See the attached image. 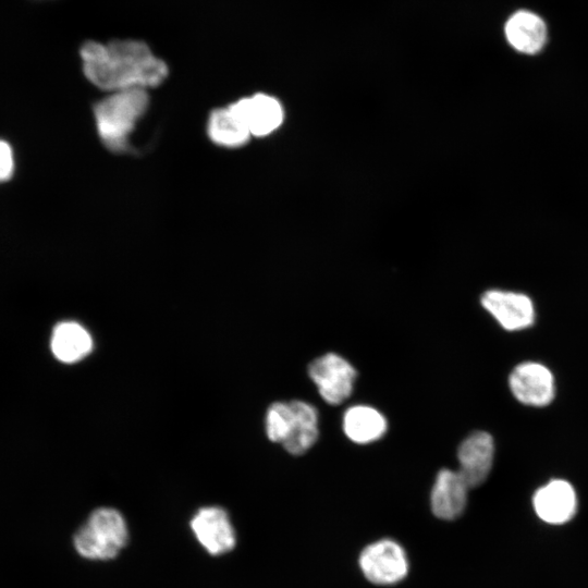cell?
Returning a JSON list of instances; mask_svg holds the SVG:
<instances>
[{
	"mask_svg": "<svg viewBox=\"0 0 588 588\" xmlns=\"http://www.w3.org/2000/svg\"><path fill=\"white\" fill-rule=\"evenodd\" d=\"M364 576L376 585H393L408 573L404 549L391 539H382L366 547L359 556Z\"/></svg>",
	"mask_w": 588,
	"mask_h": 588,
	"instance_id": "cell-4",
	"label": "cell"
},
{
	"mask_svg": "<svg viewBox=\"0 0 588 588\" xmlns=\"http://www.w3.org/2000/svg\"><path fill=\"white\" fill-rule=\"evenodd\" d=\"M207 131L210 139L224 147H240L252 136L246 125L228 108L211 111Z\"/></svg>",
	"mask_w": 588,
	"mask_h": 588,
	"instance_id": "cell-17",
	"label": "cell"
},
{
	"mask_svg": "<svg viewBox=\"0 0 588 588\" xmlns=\"http://www.w3.org/2000/svg\"><path fill=\"white\" fill-rule=\"evenodd\" d=\"M468 489L457 470L441 469L431 490L432 513L445 520L460 517L467 504Z\"/></svg>",
	"mask_w": 588,
	"mask_h": 588,
	"instance_id": "cell-12",
	"label": "cell"
},
{
	"mask_svg": "<svg viewBox=\"0 0 588 588\" xmlns=\"http://www.w3.org/2000/svg\"><path fill=\"white\" fill-rule=\"evenodd\" d=\"M90 333L76 321L59 322L52 331L50 347L54 357L65 364L85 358L93 351Z\"/></svg>",
	"mask_w": 588,
	"mask_h": 588,
	"instance_id": "cell-13",
	"label": "cell"
},
{
	"mask_svg": "<svg viewBox=\"0 0 588 588\" xmlns=\"http://www.w3.org/2000/svg\"><path fill=\"white\" fill-rule=\"evenodd\" d=\"M293 422L290 402L272 403L266 414V433L270 441L283 443L287 438Z\"/></svg>",
	"mask_w": 588,
	"mask_h": 588,
	"instance_id": "cell-18",
	"label": "cell"
},
{
	"mask_svg": "<svg viewBox=\"0 0 588 588\" xmlns=\"http://www.w3.org/2000/svg\"><path fill=\"white\" fill-rule=\"evenodd\" d=\"M308 375L321 397L331 405H339L351 395L357 373L346 359L328 353L310 363Z\"/></svg>",
	"mask_w": 588,
	"mask_h": 588,
	"instance_id": "cell-5",
	"label": "cell"
},
{
	"mask_svg": "<svg viewBox=\"0 0 588 588\" xmlns=\"http://www.w3.org/2000/svg\"><path fill=\"white\" fill-rule=\"evenodd\" d=\"M86 78L100 89L150 88L168 76V66L147 44L135 39L88 40L79 49Z\"/></svg>",
	"mask_w": 588,
	"mask_h": 588,
	"instance_id": "cell-1",
	"label": "cell"
},
{
	"mask_svg": "<svg viewBox=\"0 0 588 588\" xmlns=\"http://www.w3.org/2000/svg\"><path fill=\"white\" fill-rule=\"evenodd\" d=\"M149 96L144 88L112 91L97 102L94 115L98 134L113 151L126 149L127 138L146 111Z\"/></svg>",
	"mask_w": 588,
	"mask_h": 588,
	"instance_id": "cell-2",
	"label": "cell"
},
{
	"mask_svg": "<svg viewBox=\"0 0 588 588\" xmlns=\"http://www.w3.org/2000/svg\"><path fill=\"white\" fill-rule=\"evenodd\" d=\"M293 422L291 431L282 445L293 455L307 452L318 439V412L309 403L303 401L290 402Z\"/></svg>",
	"mask_w": 588,
	"mask_h": 588,
	"instance_id": "cell-15",
	"label": "cell"
},
{
	"mask_svg": "<svg viewBox=\"0 0 588 588\" xmlns=\"http://www.w3.org/2000/svg\"><path fill=\"white\" fill-rule=\"evenodd\" d=\"M229 108L248 128L250 135L266 136L275 131L283 121V108L272 96L256 94L242 98Z\"/></svg>",
	"mask_w": 588,
	"mask_h": 588,
	"instance_id": "cell-11",
	"label": "cell"
},
{
	"mask_svg": "<svg viewBox=\"0 0 588 588\" xmlns=\"http://www.w3.org/2000/svg\"><path fill=\"white\" fill-rule=\"evenodd\" d=\"M189 527L198 543L211 555L229 553L236 546V534L228 512L210 505L197 510Z\"/></svg>",
	"mask_w": 588,
	"mask_h": 588,
	"instance_id": "cell-6",
	"label": "cell"
},
{
	"mask_svg": "<svg viewBox=\"0 0 588 588\" xmlns=\"http://www.w3.org/2000/svg\"><path fill=\"white\" fill-rule=\"evenodd\" d=\"M14 172V155L12 147L0 139V183L8 181Z\"/></svg>",
	"mask_w": 588,
	"mask_h": 588,
	"instance_id": "cell-19",
	"label": "cell"
},
{
	"mask_svg": "<svg viewBox=\"0 0 588 588\" xmlns=\"http://www.w3.org/2000/svg\"><path fill=\"white\" fill-rule=\"evenodd\" d=\"M537 516L552 525L573 518L577 511V497L573 486L563 479H553L540 487L532 497Z\"/></svg>",
	"mask_w": 588,
	"mask_h": 588,
	"instance_id": "cell-10",
	"label": "cell"
},
{
	"mask_svg": "<svg viewBox=\"0 0 588 588\" xmlns=\"http://www.w3.org/2000/svg\"><path fill=\"white\" fill-rule=\"evenodd\" d=\"M384 416L366 405L350 407L343 417V430L355 443L366 444L379 440L387 431Z\"/></svg>",
	"mask_w": 588,
	"mask_h": 588,
	"instance_id": "cell-16",
	"label": "cell"
},
{
	"mask_svg": "<svg viewBox=\"0 0 588 588\" xmlns=\"http://www.w3.org/2000/svg\"><path fill=\"white\" fill-rule=\"evenodd\" d=\"M509 383L513 395L526 405L546 406L554 397L552 372L536 362L517 365L510 375Z\"/></svg>",
	"mask_w": 588,
	"mask_h": 588,
	"instance_id": "cell-7",
	"label": "cell"
},
{
	"mask_svg": "<svg viewBox=\"0 0 588 588\" xmlns=\"http://www.w3.org/2000/svg\"><path fill=\"white\" fill-rule=\"evenodd\" d=\"M481 305L509 331L528 328L535 320L534 304L522 293L490 290L481 296Z\"/></svg>",
	"mask_w": 588,
	"mask_h": 588,
	"instance_id": "cell-8",
	"label": "cell"
},
{
	"mask_svg": "<svg viewBox=\"0 0 588 588\" xmlns=\"http://www.w3.org/2000/svg\"><path fill=\"white\" fill-rule=\"evenodd\" d=\"M507 41L516 50L534 54L542 49L547 40V26L535 13L518 11L505 24Z\"/></svg>",
	"mask_w": 588,
	"mask_h": 588,
	"instance_id": "cell-14",
	"label": "cell"
},
{
	"mask_svg": "<svg viewBox=\"0 0 588 588\" xmlns=\"http://www.w3.org/2000/svg\"><path fill=\"white\" fill-rule=\"evenodd\" d=\"M128 540V528L120 511L109 506L94 510L73 537L76 552L91 561L118 556Z\"/></svg>",
	"mask_w": 588,
	"mask_h": 588,
	"instance_id": "cell-3",
	"label": "cell"
},
{
	"mask_svg": "<svg viewBox=\"0 0 588 588\" xmlns=\"http://www.w3.org/2000/svg\"><path fill=\"white\" fill-rule=\"evenodd\" d=\"M494 456L493 438L486 431L470 433L458 446V473L469 488L485 482Z\"/></svg>",
	"mask_w": 588,
	"mask_h": 588,
	"instance_id": "cell-9",
	"label": "cell"
}]
</instances>
